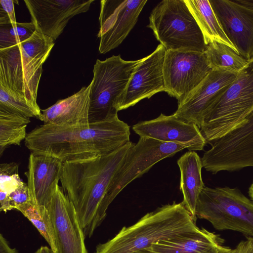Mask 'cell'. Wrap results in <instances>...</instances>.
Segmentation results:
<instances>
[{
  "mask_svg": "<svg viewBox=\"0 0 253 253\" xmlns=\"http://www.w3.org/2000/svg\"><path fill=\"white\" fill-rule=\"evenodd\" d=\"M180 172V189L183 194L182 202L196 220V208L200 194L205 187L201 170V158L195 151H188L177 161Z\"/></svg>",
  "mask_w": 253,
  "mask_h": 253,
  "instance_id": "obj_22",
  "label": "cell"
},
{
  "mask_svg": "<svg viewBox=\"0 0 253 253\" xmlns=\"http://www.w3.org/2000/svg\"><path fill=\"white\" fill-rule=\"evenodd\" d=\"M184 149V146L178 144L140 137L127 152L113 178L110 191L111 201L128 184L147 172L157 163Z\"/></svg>",
  "mask_w": 253,
  "mask_h": 253,
  "instance_id": "obj_11",
  "label": "cell"
},
{
  "mask_svg": "<svg viewBox=\"0 0 253 253\" xmlns=\"http://www.w3.org/2000/svg\"><path fill=\"white\" fill-rule=\"evenodd\" d=\"M166 52L165 47L160 44L151 54L141 59L122 96L119 111L166 91L163 74Z\"/></svg>",
  "mask_w": 253,
  "mask_h": 253,
  "instance_id": "obj_15",
  "label": "cell"
},
{
  "mask_svg": "<svg viewBox=\"0 0 253 253\" xmlns=\"http://www.w3.org/2000/svg\"><path fill=\"white\" fill-rule=\"evenodd\" d=\"M211 70L205 52L166 50L163 67L165 92L180 104Z\"/></svg>",
  "mask_w": 253,
  "mask_h": 253,
  "instance_id": "obj_10",
  "label": "cell"
},
{
  "mask_svg": "<svg viewBox=\"0 0 253 253\" xmlns=\"http://www.w3.org/2000/svg\"><path fill=\"white\" fill-rule=\"evenodd\" d=\"M238 74L211 70L200 84L180 104L173 115L200 128L205 117L236 80Z\"/></svg>",
  "mask_w": 253,
  "mask_h": 253,
  "instance_id": "obj_13",
  "label": "cell"
},
{
  "mask_svg": "<svg viewBox=\"0 0 253 253\" xmlns=\"http://www.w3.org/2000/svg\"><path fill=\"white\" fill-rule=\"evenodd\" d=\"M47 209L54 230L55 253H88L75 207L59 186Z\"/></svg>",
  "mask_w": 253,
  "mask_h": 253,
  "instance_id": "obj_16",
  "label": "cell"
},
{
  "mask_svg": "<svg viewBox=\"0 0 253 253\" xmlns=\"http://www.w3.org/2000/svg\"><path fill=\"white\" fill-rule=\"evenodd\" d=\"M133 144L129 141L106 155L63 162L62 189L75 207L85 237L90 238L105 219L113 178Z\"/></svg>",
  "mask_w": 253,
  "mask_h": 253,
  "instance_id": "obj_1",
  "label": "cell"
},
{
  "mask_svg": "<svg viewBox=\"0 0 253 253\" xmlns=\"http://www.w3.org/2000/svg\"><path fill=\"white\" fill-rule=\"evenodd\" d=\"M249 194L252 201H253V182L249 189Z\"/></svg>",
  "mask_w": 253,
  "mask_h": 253,
  "instance_id": "obj_35",
  "label": "cell"
},
{
  "mask_svg": "<svg viewBox=\"0 0 253 253\" xmlns=\"http://www.w3.org/2000/svg\"><path fill=\"white\" fill-rule=\"evenodd\" d=\"M184 1L200 27L207 45L216 42L238 52L223 31L209 0Z\"/></svg>",
  "mask_w": 253,
  "mask_h": 253,
  "instance_id": "obj_23",
  "label": "cell"
},
{
  "mask_svg": "<svg viewBox=\"0 0 253 253\" xmlns=\"http://www.w3.org/2000/svg\"><path fill=\"white\" fill-rule=\"evenodd\" d=\"M30 118L18 113L0 109V157L11 145H20L27 134Z\"/></svg>",
  "mask_w": 253,
  "mask_h": 253,
  "instance_id": "obj_24",
  "label": "cell"
},
{
  "mask_svg": "<svg viewBox=\"0 0 253 253\" xmlns=\"http://www.w3.org/2000/svg\"><path fill=\"white\" fill-rule=\"evenodd\" d=\"M129 126L117 116L87 127L44 124L27 134L25 144L31 153L65 162L109 154L129 142Z\"/></svg>",
  "mask_w": 253,
  "mask_h": 253,
  "instance_id": "obj_2",
  "label": "cell"
},
{
  "mask_svg": "<svg viewBox=\"0 0 253 253\" xmlns=\"http://www.w3.org/2000/svg\"><path fill=\"white\" fill-rule=\"evenodd\" d=\"M182 202L167 204L124 227L112 239L99 244L95 253H132L149 249L159 241L198 227Z\"/></svg>",
  "mask_w": 253,
  "mask_h": 253,
  "instance_id": "obj_4",
  "label": "cell"
},
{
  "mask_svg": "<svg viewBox=\"0 0 253 253\" xmlns=\"http://www.w3.org/2000/svg\"><path fill=\"white\" fill-rule=\"evenodd\" d=\"M236 1L238 3L253 10V0H236Z\"/></svg>",
  "mask_w": 253,
  "mask_h": 253,
  "instance_id": "obj_33",
  "label": "cell"
},
{
  "mask_svg": "<svg viewBox=\"0 0 253 253\" xmlns=\"http://www.w3.org/2000/svg\"><path fill=\"white\" fill-rule=\"evenodd\" d=\"M221 246L217 235L198 228L154 243L148 249L155 253H217Z\"/></svg>",
  "mask_w": 253,
  "mask_h": 253,
  "instance_id": "obj_21",
  "label": "cell"
},
{
  "mask_svg": "<svg viewBox=\"0 0 253 253\" xmlns=\"http://www.w3.org/2000/svg\"><path fill=\"white\" fill-rule=\"evenodd\" d=\"M140 137L184 146L189 151L203 150L206 144L199 127L176 118L163 114L156 119L139 122L132 126Z\"/></svg>",
  "mask_w": 253,
  "mask_h": 253,
  "instance_id": "obj_18",
  "label": "cell"
},
{
  "mask_svg": "<svg viewBox=\"0 0 253 253\" xmlns=\"http://www.w3.org/2000/svg\"><path fill=\"white\" fill-rule=\"evenodd\" d=\"M14 0H0V24L17 22L14 7Z\"/></svg>",
  "mask_w": 253,
  "mask_h": 253,
  "instance_id": "obj_30",
  "label": "cell"
},
{
  "mask_svg": "<svg viewBox=\"0 0 253 253\" xmlns=\"http://www.w3.org/2000/svg\"><path fill=\"white\" fill-rule=\"evenodd\" d=\"M205 53L212 70L238 74L248 63V60L237 51L216 42L207 45Z\"/></svg>",
  "mask_w": 253,
  "mask_h": 253,
  "instance_id": "obj_25",
  "label": "cell"
},
{
  "mask_svg": "<svg viewBox=\"0 0 253 253\" xmlns=\"http://www.w3.org/2000/svg\"><path fill=\"white\" fill-rule=\"evenodd\" d=\"M17 210L31 222L47 242L52 253H55L56 249L54 230L47 208L29 202L19 207Z\"/></svg>",
  "mask_w": 253,
  "mask_h": 253,
  "instance_id": "obj_26",
  "label": "cell"
},
{
  "mask_svg": "<svg viewBox=\"0 0 253 253\" xmlns=\"http://www.w3.org/2000/svg\"><path fill=\"white\" fill-rule=\"evenodd\" d=\"M54 45L52 39L36 31L24 42L0 49V84L39 116L41 109L37 99L42 65Z\"/></svg>",
  "mask_w": 253,
  "mask_h": 253,
  "instance_id": "obj_3",
  "label": "cell"
},
{
  "mask_svg": "<svg viewBox=\"0 0 253 253\" xmlns=\"http://www.w3.org/2000/svg\"><path fill=\"white\" fill-rule=\"evenodd\" d=\"M147 0H102L99 17L98 51L105 54L117 47L136 24Z\"/></svg>",
  "mask_w": 253,
  "mask_h": 253,
  "instance_id": "obj_12",
  "label": "cell"
},
{
  "mask_svg": "<svg viewBox=\"0 0 253 253\" xmlns=\"http://www.w3.org/2000/svg\"><path fill=\"white\" fill-rule=\"evenodd\" d=\"M23 182L18 173V165L15 162L0 165V200L5 199Z\"/></svg>",
  "mask_w": 253,
  "mask_h": 253,
  "instance_id": "obj_28",
  "label": "cell"
},
{
  "mask_svg": "<svg viewBox=\"0 0 253 253\" xmlns=\"http://www.w3.org/2000/svg\"><path fill=\"white\" fill-rule=\"evenodd\" d=\"M35 253H52L51 250L47 246H42Z\"/></svg>",
  "mask_w": 253,
  "mask_h": 253,
  "instance_id": "obj_34",
  "label": "cell"
},
{
  "mask_svg": "<svg viewBox=\"0 0 253 253\" xmlns=\"http://www.w3.org/2000/svg\"><path fill=\"white\" fill-rule=\"evenodd\" d=\"M63 165V162L57 158L30 154L25 174L33 204L47 208L59 186Z\"/></svg>",
  "mask_w": 253,
  "mask_h": 253,
  "instance_id": "obj_19",
  "label": "cell"
},
{
  "mask_svg": "<svg viewBox=\"0 0 253 253\" xmlns=\"http://www.w3.org/2000/svg\"><path fill=\"white\" fill-rule=\"evenodd\" d=\"M33 23L0 24V49L17 45L29 39L35 32Z\"/></svg>",
  "mask_w": 253,
  "mask_h": 253,
  "instance_id": "obj_27",
  "label": "cell"
},
{
  "mask_svg": "<svg viewBox=\"0 0 253 253\" xmlns=\"http://www.w3.org/2000/svg\"><path fill=\"white\" fill-rule=\"evenodd\" d=\"M94 0H24L36 31L55 41L74 16L87 12Z\"/></svg>",
  "mask_w": 253,
  "mask_h": 253,
  "instance_id": "obj_14",
  "label": "cell"
},
{
  "mask_svg": "<svg viewBox=\"0 0 253 253\" xmlns=\"http://www.w3.org/2000/svg\"><path fill=\"white\" fill-rule=\"evenodd\" d=\"M253 113V58L204 118L199 128L206 144L241 126Z\"/></svg>",
  "mask_w": 253,
  "mask_h": 253,
  "instance_id": "obj_5",
  "label": "cell"
},
{
  "mask_svg": "<svg viewBox=\"0 0 253 253\" xmlns=\"http://www.w3.org/2000/svg\"><path fill=\"white\" fill-rule=\"evenodd\" d=\"M91 83L74 94L41 110L38 118L44 124L70 127H89L88 112Z\"/></svg>",
  "mask_w": 253,
  "mask_h": 253,
  "instance_id": "obj_20",
  "label": "cell"
},
{
  "mask_svg": "<svg viewBox=\"0 0 253 253\" xmlns=\"http://www.w3.org/2000/svg\"><path fill=\"white\" fill-rule=\"evenodd\" d=\"M226 36L247 60L253 58V10L236 0H210Z\"/></svg>",
  "mask_w": 253,
  "mask_h": 253,
  "instance_id": "obj_17",
  "label": "cell"
},
{
  "mask_svg": "<svg viewBox=\"0 0 253 253\" xmlns=\"http://www.w3.org/2000/svg\"><path fill=\"white\" fill-rule=\"evenodd\" d=\"M0 109L18 113L29 118L39 117L29 105L14 97L2 84H0Z\"/></svg>",
  "mask_w": 253,
  "mask_h": 253,
  "instance_id": "obj_29",
  "label": "cell"
},
{
  "mask_svg": "<svg viewBox=\"0 0 253 253\" xmlns=\"http://www.w3.org/2000/svg\"><path fill=\"white\" fill-rule=\"evenodd\" d=\"M132 253H155L149 250V249H144Z\"/></svg>",
  "mask_w": 253,
  "mask_h": 253,
  "instance_id": "obj_36",
  "label": "cell"
},
{
  "mask_svg": "<svg viewBox=\"0 0 253 253\" xmlns=\"http://www.w3.org/2000/svg\"><path fill=\"white\" fill-rule=\"evenodd\" d=\"M0 253H19L16 249L10 247L2 234L0 235Z\"/></svg>",
  "mask_w": 253,
  "mask_h": 253,
  "instance_id": "obj_32",
  "label": "cell"
},
{
  "mask_svg": "<svg viewBox=\"0 0 253 253\" xmlns=\"http://www.w3.org/2000/svg\"><path fill=\"white\" fill-rule=\"evenodd\" d=\"M147 27L166 50L204 52L207 45L184 0H164L152 10Z\"/></svg>",
  "mask_w": 253,
  "mask_h": 253,
  "instance_id": "obj_6",
  "label": "cell"
},
{
  "mask_svg": "<svg viewBox=\"0 0 253 253\" xmlns=\"http://www.w3.org/2000/svg\"><path fill=\"white\" fill-rule=\"evenodd\" d=\"M196 216L218 230H231L253 237V201L239 189L205 186L199 196Z\"/></svg>",
  "mask_w": 253,
  "mask_h": 253,
  "instance_id": "obj_8",
  "label": "cell"
},
{
  "mask_svg": "<svg viewBox=\"0 0 253 253\" xmlns=\"http://www.w3.org/2000/svg\"><path fill=\"white\" fill-rule=\"evenodd\" d=\"M211 145L201 161L211 173L253 167V113L241 126Z\"/></svg>",
  "mask_w": 253,
  "mask_h": 253,
  "instance_id": "obj_9",
  "label": "cell"
},
{
  "mask_svg": "<svg viewBox=\"0 0 253 253\" xmlns=\"http://www.w3.org/2000/svg\"><path fill=\"white\" fill-rule=\"evenodd\" d=\"M141 59L126 61L120 55L101 61L93 66L91 82L89 123L118 116V106L129 79Z\"/></svg>",
  "mask_w": 253,
  "mask_h": 253,
  "instance_id": "obj_7",
  "label": "cell"
},
{
  "mask_svg": "<svg viewBox=\"0 0 253 253\" xmlns=\"http://www.w3.org/2000/svg\"><path fill=\"white\" fill-rule=\"evenodd\" d=\"M217 253H253V237H249L239 243L234 249L221 246Z\"/></svg>",
  "mask_w": 253,
  "mask_h": 253,
  "instance_id": "obj_31",
  "label": "cell"
}]
</instances>
